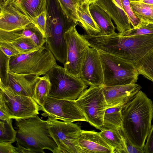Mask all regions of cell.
Listing matches in <instances>:
<instances>
[{"instance_id":"6","label":"cell","mask_w":153,"mask_h":153,"mask_svg":"<svg viewBox=\"0 0 153 153\" xmlns=\"http://www.w3.org/2000/svg\"><path fill=\"white\" fill-rule=\"evenodd\" d=\"M46 74L51 84L48 96L52 97L75 100L88 87L80 77L69 74L64 67L57 64Z\"/></svg>"},{"instance_id":"13","label":"cell","mask_w":153,"mask_h":153,"mask_svg":"<svg viewBox=\"0 0 153 153\" xmlns=\"http://www.w3.org/2000/svg\"><path fill=\"white\" fill-rule=\"evenodd\" d=\"M32 23L12 4L0 3V30L11 31L25 28Z\"/></svg>"},{"instance_id":"35","label":"cell","mask_w":153,"mask_h":153,"mask_svg":"<svg viewBox=\"0 0 153 153\" xmlns=\"http://www.w3.org/2000/svg\"><path fill=\"white\" fill-rule=\"evenodd\" d=\"M143 150L144 153H153V125L147 137Z\"/></svg>"},{"instance_id":"8","label":"cell","mask_w":153,"mask_h":153,"mask_svg":"<svg viewBox=\"0 0 153 153\" xmlns=\"http://www.w3.org/2000/svg\"><path fill=\"white\" fill-rule=\"evenodd\" d=\"M49 133L60 153H82L79 143L82 130L73 122L60 121L50 117L47 120Z\"/></svg>"},{"instance_id":"28","label":"cell","mask_w":153,"mask_h":153,"mask_svg":"<svg viewBox=\"0 0 153 153\" xmlns=\"http://www.w3.org/2000/svg\"><path fill=\"white\" fill-rule=\"evenodd\" d=\"M20 53H29L38 49L39 48L33 40L28 38H19L9 42Z\"/></svg>"},{"instance_id":"34","label":"cell","mask_w":153,"mask_h":153,"mask_svg":"<svg viewBox=\"0 0 153 153\" xmlns=\"http://www.w3.org/2000/svg\"><path fill=\"white\" fill-rule=\"evenodd\" d=\"M0 50L10 58L20 53L9 42H7L0 41Z\"/></svg>"},{"instance_id":"7","label":"cell","mask_w":153,"mask_h":153,"mask_svg":"<svg viewBox=\"0 0 153 153\" xmlns=\"http://www.w3.org/2000/svg\"><path fill=\"white\" fill-rule=\"evenodd\" d=\"M0 106L10 119H25L39 114L41 106L32 97L19 95L8 86L0 83Z\"/></svg>"},{"instance_id":"10","label":"cell","mask_w":153,"mask_h":153,"mask_svg":"<svg viewBox=\"0 0 153 153\" xmlns=\"http://www.w3.org/2000/svg\"><path fill=\"white\" fill-rule=\"evenodd\" d=\"M67 55L64 68L69 74L80 77L82 65L90 44L84 36L77 31L76 24L65 32Z\"/></svg>"},{"instance_id":"4","label":"cell","mask_w":153,"mask_h":153,"mask_svg":"<svg viewBox=\"0 0 153 153\" xmlns=\"http://www.w3.org/2000/svg\"><path fill=\"white\" fill-rule=\"evenodd\" d=\"M56 60L45 42L35 51L11 57L9 71L20 74L45 75L57 64Z\"/></svg>"},{"instance_id":"23","label":"cell","mask_w":153,"mask_h":153,"mask_svg":"<svg viewBox=\"0 0 153 153\" xmlns=\"http://www.w3.org/2000/svg\"><path fill=\"white\" fill-rule=\"evenodd\" d=\"M120 128L114 130L102 129L100 133L101 136L113 149L114 153H127Z\"/></svg>"},{"instance_id":"5","label":"cell","mask_w":153,"mask_h":153,"mask_svg":"<svg viewBox=\"0 0 153 153\" xmlns=\"http://www.w3.org/2000/svg\"><path fill=\"white\" fill-rule=\"evenodd\" d=\"M98 50L103 73V86L123 85L137 82L139 74L134 64Z\"/></svg>"},{"instance_id":"30","label":"cell","mask_w":153,"mask_h":153,"mask_svg":"<svg viewBox=\"0 0 153 153\" xmlns=\"http://www.w3.org/2000/svg\"><path fill=\"white\" fill-rule=\"evenodd\" d=\"M153 34V23L140 21L138 25L135 28L124 33L122 35L133 36Z\"/></svg>"},{"instance_id":"42","label":"cell","mask_w":153,"mask_h":153,"mask_svg":"<svg viewBox=\"0 0 153 153\" xmlns=\"http://www.w3.org/2000/svg\"><path fill=\"white\" fill-rule=\"evenodd\" d=\"M10 0H1L0 3H8Z\"/></svg>"},{"instance_id":"37","label":"cell","mask_w":153,"mask_h":153,"mask_svg":"<svg viewBox=\"0 0 153 153\" xmlns=\"http://www.w3.org/2000/svg\"><path fill=\"white\" fill-rule=\"evenodd\" d=\"M0 153H18L17 147L10 142H0Z\"/></svg>"},{"instance_id":"21","label":"cell","mask_w":153,"mask_h":153,"mask_svg":"<svg viewBox=\"0 0 153 153\" xmlns=\"http://www.w3.org/2000/svg\"><path fill=\"white\" fill-rule=\"evenodd\" d=\"M89 9L92 17L101 30L98 35H108L115 32L116 27L111 18L103 9L94 2L90 4Z\"/></svg>"},{"instance_id":"36","label":"cell","mask_w":153,"mask_h":153,"mask_svg":"<svg viewBox=\"0 0 153 153\" xmlns=\"http://www.w3.org/2000/svg\"><path fill=\"white\" fill-rule=\"evenodd\" d=\"M120 130L124 142L127 153H144L143 149L137 148L130 142L123 134L121 128Z\"/></svg>"},{"instance_id":"15","label":"cell","mask_w":153,"mask_h":153,"mask_svg":"<svg viewBox=\"0 0 153 153\" xmlns=\"http://www.w3.org/2000/svg\"><path fill=\"white\" fill-rule=\"evenodd\" d=\"M141 88L136 83L111 86L103 85L102 89L108 106L127 102Z\"/></svg>"},{"instance_id":"1","label":"cell","mask_w":153,"mask_h":153,"mask_svg":"<svg viewBox=\"0 0 153 153\" xmlns=\"http://www.w3.org/2000/svg\"><path fill=\"white\" fill-rule=\"evenodd\" d=\"M121 113L123 134L131 143L143 150L152 126V100L140 90L124 105Z\"/></svg>"},{"instance_id":"33","label":"cell","mask_w":153,"mask_h":153,"mask_svg":"<svg viewBox=\"0 0 153 153\" xmlns=\"http://www.w3.org/2000/svg\"><path fill=\"white\" fill-rule=\"evenodd\" d=\"M47 17L46 11L42 13L35 18L33 23L45 38L47 25Z\"/></svg>"},{"instance_id":"16","label":"cell","mask_w":153,"mask_h":153,"mask_svg":"<svg viewBox=\"0 0 153 153\" xmlns=\"http://www.w3.org/2000/svg\"><path fill=\"white\" fill-rule=\"evenodd\" d=\"M40 77L34 74H23L8 71L7 85L18 94L32 97Z\"/></svg>"},{"instance_id":"25","label":"cell","mask_w":153,"mask_h":153,"mask_svg":"<svg viewBox=\"0 0 153 153\" xmlns=\"http://www.w3.org/2000/svg\"><path fill=\"white\" fill-rule=\"evenodd\" d=\"M130 4L137 19L141 21L153 23V5L140 2H131Z\"/></svg>"},{"instance_id":"31","label":"cell","mask_w":153,"mask_h":153,"mask_svg":"<svg viewBox=\"0 0 153 153\" xmlns=\"http://www.w3.org/2000/svg\"><path fill=\"white\" fill-rule=\"evenodd\" d=\"M10 59V57L0 51V83L5 86L8 84Z\"/></svg>"},{"instance_id":"20","label":"cell","mask_w":153,"mask_h":153,"mask_svg":"<svg viewBox=\"0 0 153 153\" xmlns=\"http://www.w3.org/2000/svg\"><path fill=\"white\" fill-rule=\"evenodd\" d=\"M90 4L85 2L80 5H77L76 10L78 17L77 22L86 33L90 36L100 34L101 30L90 13Z\"/></svg>"},{"instance_id":"32","label":"cell","mask_w":153,"mask_h":153,"mask_svg":"<svg viewBox=\"0 0 153 153\" xmlns=\"http://www.w3.org/2000/svg\"><path fill=\"white\" fill-rule=\"evenodd\" d=\"M123 9L127 15L133 28L137 27L140 20L135 16L130 6L129 0H121Z\"/></svg>"},{"instance_id":"14","label":"cell","mask_w":153,"mask_h":153,"mask_svg":"<svg viewBox=\"0 0 153 153\" xmlns=\"http://www.w3.org/2000/svg\"><path fill=\"white\" fill-rule=\"evenodd\" d=\"M82 153H114L113 149L94 130H82L79 140Z\"/></svg>"},{"instance_id":"26","label":"cell","mask_w":153,"mask_h":153,"mask_svg":"<svg viewBox=\"0 0 153 153\" xmlns=\"http://www.w3.org/2000/svg\"><path fill=\"white\" fill-rule=\"evenodd\" d=\"M134 64L139 75L153 82V50Z\"/></svg>"},{"instance_id":"24","label":"cell","mask_w":153,"mask_h":153,"mask_svg":"<svg viewBox=\"0 0 153 153\" xmlns=\"http://www.w3.org/2000/svg\"><path fill=\"white\" fill-rule=\"evenodd\" d=\"M51 84L48 76L46 74L40 77L35 85L32 98L40 106L43 105L48 96Z\"/></svg>"},{"instance_id":"9","label":"cell","mask_w":153,"mask_h":153,"mask_svg":"<svg viewBox=\"0 0 153 153\" xmlns=\"http://www.w3.org/2000/svg\"><path fill=\"white\" fill-rule=\"evenodd\" d=\"M103 85L90 86L76 100L85 114L87 122L100 131L105 112L108 107L103 93Z\"/></svg>"},{"instance_id":"41","label":"cell","mask_w":153,"mask_h":153,"mask_svg":"<svg viewBox=\"0 0 153 153\" xmlns=\"http://www.w3.org/2000/svg\"><path fill=\"white\" fill-rule=\"evenodd\" d=\"M98 0H86L85 2H87L90 4L93 2H95Z\"/></svg>"},{"instance_id":"18","label":"cell","mask_w":153,"mask_h":153,"mask_svg":"<svg viewBox=\"0 0 153 153\" xmlns=\"http://www.w3.org/2000/svg\"><path fill=\"white\" fill-rule=\"evenodd\" d=\"M22 38L32 39L39 48L45 42L44 36L33 23L25 28L11 31L0 30V41L9 42Z\"/></svg>"},{"instance_id":"22","label":"cell","mask_w":153,"mask_h":153,"mask_svg":"<svg viewBox=\"0 0 153 153\" xmlns=\"http://www.w3.org/2000/svg\"><path fill=\"white\" fill-rule=\"evenodd\" d=\"M127 102L108 106L105 112L101 130H114L122 128L121 111L123 106Z\"/></svg>"},{"instance_id":"17","label":"cell","mask_w":153,"mask_h":153,"mask_svg":"<svg viewBox=\"0 0 153 153\" xmlns=\"http://www.w3.org/2000/svg\"><path fill=\"white\" fill-rule=\"evenodd\" d=\"M94 2L109 15L119 34H122L132 28L124 10L117 6L111 0H98Z\"/></svg>"},{"instance_id":"29","label":"cell","mask_w":153,"mask_h":153,"mask_svg":"<svg viewBox=\"0 0 153 153\" xmlns=\"http://www.w3.org/2000/svg\"><path fill=\"white\" fill-rule=\"evenodd\" d=\"M60 7L68 21L76 24L78 17L76 10L77 4L74 0H58Z\"/></svg>"},{"instance_id":"3","label":"cell","mask_w":153,"mask_h":153,"mask_svg":"<svg viewBox=\"0 0 153 153\" xmlns=\"http://www.w3.org/2000/svg\"><path fill=\"white\" fill-rule=\"evenodd\" d=\"M17 131L16 145L30 153H45V149L53 153H60L58 148L49 133L47 120L38 115L25 119L15 120Z\"/></svg>"},{"instance_id":"12","label":"cell","mask_w":153,"mask_h":153,"mask_svg":"<svg viewBox=\"0 0 153 153\" xmlns=\"http://www.w3.org/2000/svg\"><path fill=\"white\" fill-rule=\"evenodd\" d=\"M80 78L87 85H103V75L98 50L89 47L83 62Z\"/></svg>"},{"instance_id":"19","label":"cell","mask_w":153,"mask_h":153,"mask_svg":"<svg viewBox=\"0 0 153 153\" xmlns=\"http://www.w3.org/2000/svg\"><path fill=\"white\" fill-rule=\"evenodd\" d=\"M46 2L47 0H10L8 3L15 6L33 22L35 18L46 11Z\"/></svg>"},{"instance_id":"2","label":"cell","mask_w":153,"mask_h":153,"mask_svg":"<svg viewBox=\"0 0 153 153\" xmlns=\"http://www.w3.org/2000/svg\"><path fill=\"white\" fill-rule=\"evenodd\" d=\"M98 48L134 64L153 50V34L125 36L115 32L101 35Z\"/></svg>"},{"instance_id":"40","label":"cell","mask_w":153,"mask_h":153,"mask_svg":"<svg viewBox=\"0 0 153 153\" xmlns=\"http://www.w3.org/2000/svg\"><path fill=\"white\" fill-rule=\"evenodd\" d=\"M77 5H80L85 2L86 0H74Z\"/></svg>"},{"instance_id":"11","label":"cell","mask_w":153,"mask_h":153,"mask_svg":"<svg viewBox=\"0 0 153 153\" xmlns=\"http://www.w3.org/2000/svg\"><path fill=\"white\" fill-rule=\"evenodd\" d=\"M40 110L41 115L63 121L87 122L86 116L76 100L56 99L48 96Z\"/></svg>"},{"instance_id":"43","label":"cell","mask_w":153,"mask_h":153,"mask_svg":"<svg viewBox=\"0 0 153 153\" xmlns=\"http://www.w3.org/2000/svg\"><path fill=\"white\" fill-rule=\"evenodd\" d=\"M141 0H129L130 2H139Z\"/></svg>"},{"instance_id":"38","label":"cell","mask_w":153,"mask_h":153,"mask_svg":"<svg viewBox=\"0 0 153 153\" xmlns=\"http://www.w3.org/2000/svg\"><path fill=\"white\" fill-rule=\"evenodd\" d=\"M9 119L10 118L5 110L0 106V120H4Z\"/></svg>"},{"instance_id":"27","label":"cell","mask_w":153,"mask_h":153,"mask_svg":"<svg viewBox=\"0 0 153 153\" xmlns=\"http://www.w3.org/2000/svg\"><path fill=\"white\" fill-rule=\"evenodd\" d=\"M12 119L0 120V142L13 143L16 141L17 131L13 127Z\"/></svg>"},{"instance_id":"39","label":"cell","mask_w":153,"mask_h":153,"mask_svg":"<svg viewBox=\"0 0 153 153\" xmlns=\"http://www.w3.org/2000/svg\"><path fill=\"white\" fill-rule=\"evenodd\" d=\"M139 2L153 5V0H141Z\"/></svg>"}]
</instances>
